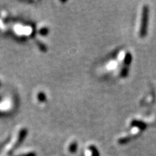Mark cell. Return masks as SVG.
Returning a JSON list of instances; mask_svg holds the SVG:
<instances>
[{"instance_id":"cell-1","label":"cell","mask_w":156,"mask_h":156,"mask_svg":"<svg viewBox=\"0 0 156 156\" xmlns=\"http://www.w3.org/2000/svg\"><path fill=\"white\" fill-rule=\"evenodd\" d=\"M143 15V20H142V34H144V33L145 34V30H146V23H147V11H144Z\"/></svg>"}]
</instances>
